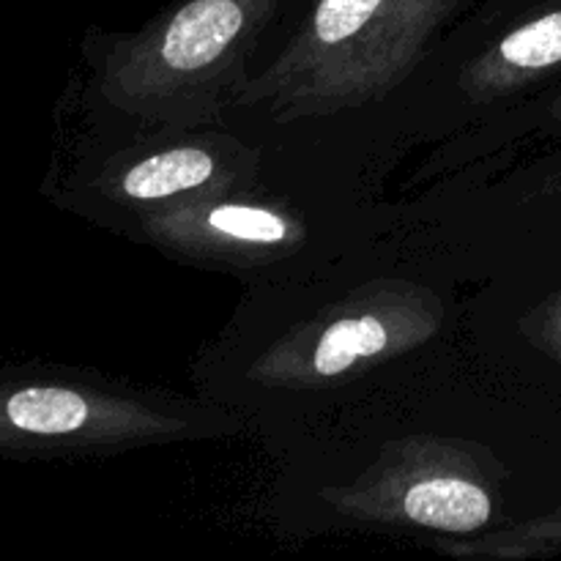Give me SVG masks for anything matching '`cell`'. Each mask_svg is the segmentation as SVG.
<instances>
[{"mask_svg":"<svg viewBox=\"0 0 561 561\" xmlns=\"http://www.w3.org/2000/svg\"><path fill=\"white\" fill-rule=\"evenodd\" d=\"M239 162H222L211 148L197 142L175 146L168 151L151 153L135 164H126L115 184L104 186L107 195L126 197V201H179L190 195H208V192H228Z\"/></svg>","mask_w":561,"mask_h":561,"instance_id":"obj_8","label":"cell"},{"mask_svg":"<svg viewBox=\"0 0 561 561\" xmlns=\"http://www.w3.org/2000/svg\"><path fill=\"white\" fill-rule=\"evenodd\" d=\"M524 332L531 345L561 365V294L542 301L535 312L524 318Z\"/></svg>","mask_w":561,"mask_h":561,"instance_id":"obj_10","label":"cell"},{"mask_svg":"<svg viewBox=\"0 0 561 561\" xmlns=\"http://www.w3.org/2000/svg\"><path fill=\"white\" fill-rule=\"evenodd\" d=\"M557 115H559V124H561V99H559V104H557ZM553 190H561V170H559V175L557 179H553Z\"/></svg>","mask_w":561,"mask_h":561,"instance_id":"obj_11","label":"cell"},{"mask_svg":"<svg viewBox=\"0 0 561 561\" xmlns=\"http://www.w3.org/2000/svg\"><path fill=\"white\" fill-rule=\"evenodd\" d=\"M442 327L444 305L433 290L405 279H378L299 323L257 356L247 378L263 387L323 389L362 367L422 348Z\"/></svg>","mask_w":561,"mask_h":561,"instance_id":"obj_3","label":"cell"},{"mask_svg":"<svg viewBox=\"0 0 561 561\" xmlns=\"http://www.w3.org/2000/svg\"><path fill=\"white\" fill-rule=\"evenodd\" d=\"M285 0H184L104 58L110 107L162 129L219 124L241 102L247 64Z\"/></svg>","mask_w":561,"mask_h":561,"instance_id":"obj_2","label":"cell"},{"mask_svg":"<svg viewBox=\"0 0 561 561\" xmlns=\"http://www.w3.org/2000/svg\"><path fill=\"white\" fill-rule=\"evenodd\" d=\"M186 427V422L135 400L58 383H33L3 398L0 442L5 449L129 447L173 438Z\"/></svg>","mask_w":561,"mask_h":561,"instance_id":"obj_5","label":"cell"},{"mask_svg":"<svg viewBox=\"0 0 561 561\" xmlns=\"http://www.w3.org/2000/svg\"><path fill=\"white\" fill-rule=\"evenodd\" d=\"M561 548V507L551 515L529 520L518 526L510 535L485 537L480 546H458L453 553H482V557H504V559H524V557H546Z\"/></svg>","mask_w":561,"mask_h":561,"instance_id":"obj_9","label":"cell"},{"mask_svg":"<svg viewBox=\"0 0 561 561\" xmlns=\"http://www.w3.org/2000/svg\"><path fill=\"white\" fill-rule=\"evenodd\" d=\"M466 0H310L279 58L250 77L241 102L277 121L365 107L403 85Z\"/></svg>","mask_w":561,"mask_h":561,"instance_id":"obj_1","label":"cell"},{"mask_svg":"<svg viewBox=\"0 0 561 561\" xmlns=\"http://www.w3.org/2000/svg\"><path fill=\"white\" fill-rule=\"evenodd\" d=\"M561 64V5L542 9L540 14L513 27L491 53L480 55L460 77V88L474 102H491L515 91L524 82L537 80Z\"/></svg>","mask_w":561,"mask_h":561,"instance_id":"obj_7","label":"cell"},{"mask_svg":"<svg viewBox=\"0 0 561 561\" xmlns=\"http://www.w3.org/2000/svg\"><path fill=\"white\" fill-rule=\"evenodd\" d=\"M499 474L488 449L420 436L389 447L354 485L323 491V499L354 520L471 535L493 518Z\"/></svg>","mask_w":561,"mask_h":561,"instance_id":"obj_4","label":"cell"},{"mask_svg":"<svg viewBox=\"0 0 561 561\" xmlns=\"http://www.w3.org/2000/svg\"><path fill=\"white\" fill-rule=\"evenodd\" d=\"M219 195L222 192L164 201L142 217V230L159 247L184 257L239 266L283 257L305 239V228L290 214Z\"/></svg>","mask_w":561,"mask_h":561,"instance_id":"obj_6","label":"cell"}]
</instances>
